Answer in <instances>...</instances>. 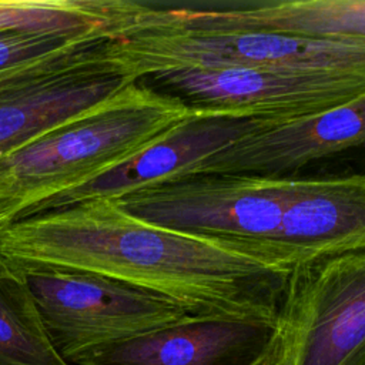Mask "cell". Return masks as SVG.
Wrapping results in <instances>:
<instances>
[{
  "mask_svg": "<svg viewBox=\"0 0 365 365\" xmlns=\"http://www.w3.org/2000/svg\"><path fill=\"white\" fill-rule=\"evenodd\" d=\"M0 265L110 278L191 317L275 324L287 274L212 240L151 225L96 198L0 225Z\"/></svg>",
  "mask_w": 365,
  "mask_h": 365,
  "instance_id": "6da1fadb",
  "label": "cell"
},
{
  "mask_svg": "<svg viewBox=\"0 0 365 365\" xmlns=\"http://www.w3.org/2000/svg\"><path fill=\"white\" fill-rule=\"evenodd\" d=\"M100 44L0 94V155L87 114L130 83L101 61Z\"/></svg>",
  "mask_w": 365,
  "mask_h": 365,
  "instance_id": "4fadbf2b",
  "label": "cell"
},
{
  "mask_svg": "<svg viewBox=\"0 0 365 365\" xmlns=\"http://www.w3.org/2000/svg\"><path fill=\"white\" fill-rule=\"evenodd\" d=\"M275 324L281 365H365V251L294 267Z\"/></svg>",
  "mask_w": 365,
  "mask_h": 365,
  "instance_id": "5b68a950",
  "label": "cell"
},
{
  "mask_svg": "<svg viewBox=\"0 0 365 365\" xmlns=\"http://www.w3.org/2000/svg\"><path fill=\"white\" fill-rule=\"evenodd\" d=\"M355 150H359V153L362 154V160L365 161V144H362L361 147H358V148H355Z\"/></svg>",
  "mask_w": 365,
  "mask_h": 365,
  "instance_id": "ac0fdd59",
  "label": "cell"
},
{
  "mask_svg": "<svg viewBox=\"0 0 365 365\" xmlns=\"http://www.w3.org/2000/svg\"><path fill=\"white\" fill-rule=\"evenodd\" d=\"M17 274L24 278L53 345L67 362L195 318L170 299L98 275L47 269Z\"/></svg>",
  "mask_w": 365,
  "mask_h": 365,
  "instance_id": "8992f818",
  "label": "cell"
},
{
  "mask_svg": "<svg viewBox=\"0 0 365 365\" xmlns=\"http://www.w3.org/2000/svg\"><path fill=\"white\" fill-rule=\"evenodd\" d=\"M101 61L130 81L171 71L267 68L365 74V40L318 38L262 30L131 29L98 47Z\"/></svg>",
  "mask_w": 365,
  "mask_h": 365,
  "instance_id": "3957f363",
  "label": "cell"
},
{
  "mask_svg": "<svg viewBox=\"0 0 365 365\" xmlns=\"http://www.w3.org/2000/svg\"><path fill=\"white\" fill-rule=\"evenodd\" d=\"M68 54H70V51L60 53V54L38 58V60H33L30 63L20 64L17 67L1 70L0 71V94L13 88L14 86H17L23 81L31 78V77H36L41 73H46V71L63 64L67 60Z\"/></svg>",
  "mask_w": 365,
  "mask_h": 365,
  "instance_id": "e0dca14e",
  "label": "cell"
},
{
  "mask_svg": "<svg viewBox=\"0 0 365 365\" xmlns=\"http://www.w3.org/2000/svg\"><path fill=\"white\" fill-rule=\"evenodd\" d=\"M106 40L101 29L84 31L0 30V71L43 57L88 48Z\"/></svg>",
  "mask_w": 365,
  "mask_h": 365,
  "instance_id": "2e32d148",
  "label": "cell"
},
{
  "mask_svg": "<svg viewBox=\"0 0 365 365\" xmlns=\"http://www.w3.org/2000/svg\"><path fill=\"white\" fill-rule=\"evenodd\" d=\"M143 83L194 113L277 123L315 115L365 94V74L221 68L163 73Z\"/></svg>",
  "mask_w": 365,
  "mask_h": 365,
  "instance_id": "52a82bcc",
  "label": "cell"
},
{
  "mask_svg": "<svg viewBox=\"0 0 365 365\" xmlns=\"http://www.w3.org/2000/svg\"><path fill=\"white\" fill-rule=\"evenodd\" d=\"M194 111L130 81L87 114L0 155V225L127 163Z\"/></svg>",
  "mask_w": 365,
  "mask_h": 365,
  "instance_id": "7a4b0ae2",
  "label": "cell"
},
{
  "mask_svg": "<svg viewBox=\"0 0 365 365\" xmlns=\"http://www.w3.org/2000/svg\"><path fill=\"white\" fill-rule=\"evenodd\" d=\"M299 178L200 174L115 200L151 225L212 240L237 251L272 238Z\"/></svg>",
  "mask_w": 365,
  "mask_h": 365,
  "instance_id": "277c9868",
  "label": "cell"
},
{
  "mask_svg": "<svg viewBox=\"0 0 365 365\" xmlns=\"http://www.w3.org/2000/svg\"><path fill=\"white\" fill-rule=\"evenodd\" d=\"M271 123L274 121L192 113L127 163L76 190L47 200L29 215L96 198L118 200L147 187L194 175L208 158Z\"/></svg>",
  "mask_w": 365,
  "mask_h": 365,
  "instance_id": "30bf717a",
  "label": "cell"
},
{
  "mask_svg": "<svg viewBox=\"0 0 365 365\" xmlns=\"http://www.w3.org/2000/svg\"><path fill=\"white\" fill-rule=\"evenodd\" d=\"M0 365H70L53 345L24 278L1 265Z\"/></svg>",
  "mask_w": 365,
  "mask_h": 365,
  "instance_id": "5bb4252c",
  "label": "cell"
},
{
  "mask_svg": "<svg viewBox=\"0 0 365 365\" xmlns=\"http://www.w3.org/2000/svg\"><path fill=\"white\" fill-rule=\"evenodd\" d=\"M70 365H281L277 324L191 318L68 361Z\"/></svg>",
  "mask_w": 365,
  "mask_h": 365,
  "instance_id": "9c48e42d",
  "label": "cell"
},
{
  "mask_svg": "<svg viewBox=\"0 0 365 365\" xmlns=\"http://www.w3.org/2000/svg\"><path fill=\"white\" fill-rule=\"evenodd\" d=\"M365 144V94L311 117L271 123L201 164L200 174L288 177L314 161Z\"/></svg>",
  "mask_w": 365,
  "mask_h": 365,
  "instance_id": "7c38bea8",
  "label": "cell"
},
{
  "mask_svg": "<svg viewBox=\"0 0 365 365\" xmlns=\"http://www.w3.org/2000/svg\"><path fill=\"white\" fill-rule=\"evenodd\" d=\"M114 0H0V30L107 31Z\"/></svg>",
  "mask_w": 365,
  "mask_h": 365,
  "instance_id": "9a60e30c",
  "label": "cell"
},
{
  "mask_svg": "<svg viewBox=\"0 0 365 365\" xmlns=\"http://www.w3.org/2000/svg\"><path fill=\"white\" fill-rule=\"evenodd\" d=\"M365 251V173L299 178L277 234L245 252L289 274L307 261Z\"/></svg>",
  "mask_w": 365,
  "mask_h": 365,
  "instance_id": "ba28073f",
  "label": "cell"
},
{
  "mask_svg": "<svg viewBox=\"0 0 365 365\" xmlns=\"http://www.w3.org/2000/svg\"><path fill=\"white\" fill-rule=\"evenodd\" d=\"M145 29L180 31L262 30L318 38L365 40V0L151 3Z\"/></svg>",
  "mask_w": 365,
  "mask_h": 365,
  "instance_id": "8fae6325",
  "label": "cell"
}]
</instances>
